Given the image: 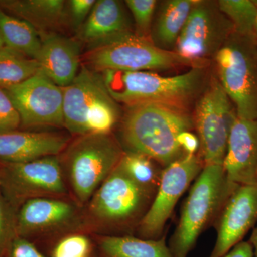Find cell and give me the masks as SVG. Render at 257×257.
Here are the masks:
<instances>
[{"label":"cell","instance_id":"36","mask_svg":"<svg viewBox=\"0 0 257 257\" xmlns=\"http://www.w3.org/2000/svg\"><path fill=\"white\" fill-rule=\"evenodd\" d=\"M253 2H254L255 5H256V7H257V0H253ZM254 31H255V35H256V36L257 37V15H256V20H255Z\"/></svg>","mask_w":257,"mask_h":257},{"label":"cell","instance_id":"2","mask_svg":"<svg viewBox=\"0 0 257 257\" xmlns=\"http://www.w3.org/2000/svg\"><path fill=\"white\" fill-rule=\"evenodd\" d=\"M208 67H191L174 77L150 71L107 70L100 74L108 92L118 104H157L189 111L207 86L210 77Z\"/></svg>","mask_w":257,"mask_h":257},{"label":"cell","instance_id":"15","mask_svg":"<svg viewBox=\"0 0 257 257\" xmlns=\"http://www.w3.org/2000/svg\"><path fill=\"white\" fill-rule=\"evenodd\" d=\"M257 224V184L238 185L214 222L216 240L209 257H221Z\"/></svg>","mask_w":257,"mask_h":257},{"label":"cell","instance_id":"13","mask_svg":"<svg viewBox=\"0 0 257 257\" xmlns=\"http://www.w3.org/2000/svg\"><path fill=\"white\" fill-rule=\"evenodd\" d=\"M204 165L199 155H187L164 169L151 207L136 231V236L159 239L179 199L197 178Z\"/></svg>","mask_w":257,"mask_h":257},{"label":"cell","instance_id":"11","mask_svg":"<svg viewBox=\"0 0 257 257\" xmlns=\"http://www.w3.org/2000/svg\"><path fill=\"white\" fill-rule=\"evenodd\" d=\"M76 233L87 234V231L84 207L72 198L31 199L17 213V234L33 243H57L64 236Z\"/></svg>","mask_w":257,"mask_h":257},{"label":"cell","instance_id":"7","mask_svg":"<svg viewBox=\"0 0 257 257\" xmlns=\"http://www.w3.org/2000/svg\"><path fill=\"white\" fill-rule=\"evenodd\" d=\"M216 76L242 119H257V37L233 32L213 59Z\"/></svg>","mask_w":257,"mask_h":257},{"label":"cell","instance_id":"29","mask_svg":"<svg viewBox=\"0 0 257 257\" xmlns=\"http://www.w3.org/2000/svg\"><path fill=\"white\" fill-rule=\"evenodd\" d=\"M17 213L0 190V257L3 256L10 243L18 236Z\"/></svg>","mask_w":257,"mask_h":257},{"label":"cell","instance_id":"14","mask_svg":"<svg viewBox=\"0 0 257 257\" xmlns=\"http://www.w3.org/2000/svg\"><path fill=\"white\" fill-rule=\"evenodd\" d=\"M24 128H64L63 91L39 70L25 82L5 89Z\"/></svg>","mask_w":257,"mask_h":257},{"label":"cell","instance_id":"17","mask_svg":"<svg viewBox=\"0 0 257 257\" xmlns=\"http://www.w3.org/2000/svg\"><path fill=\"white\" fill-rule=\"evenodd\" d=\"M71 139L51 132L15 131L0 133V161L24 162L47 156H57Z\"/></svg>","mask_w":257,"mask_h":257},{"label":"cell","instance_id":"6","mask_svg":"<svg viewBox=\"0 0 257 257\" xmlns=\"http://www.w3.org/2000/svg\"><path fill=\"white\" fill-rule=\"evenodd\" d=\"M63 91L64 128L74 137L112 133L119 122V104L111 97L101 74L83 66Z\"/></svg>","mask_w":257,"mask_h":257},{"label":"cell","instance_id":"18","mask_svg":"<svg viewBox=\"0 0 257 257\" xmlns=\"http://www.w3.org/2000/svg\"><path fill=\"white\" fill-rule=\"evenodd\" d=\"M40 69L59 87H67L79 72L80 45L74 39L49 32L40 36Z\"/></svg>","mask_w":257,"mask_h":257},{"label":"cell","instance_id":"3","mask_svg":"<svg viewBox=\"0 0 257 257\" xmlns=\"http://www.w3.org/2000/svg\"><path fill=\"white\" fill-rule=\"evenodd\" d=\"M156 193L116 166L84 207L87 234L135 236Z\"/></svg>","mask_w":257,"mask_h":257},{"label":"cell","instance_id":"10","mask_svg":"<svg viewBox=\"0 0 257 257\" xmlns=\"http://www.w3.org/2000/svg\"><path fill=\"white\" fill-rule=\"evenodd\" d=\"M0 190L17 211L37 198H72L58 155L24 162L0 161Z\"/></svg>","mask_w":257,"mask_h":257},{"label":"cell","instance_id":"23","mask_svg":"<svg viewBox=\"0 0 257 257\" xmlns=\"http://www.w3.org/2000/svg\"><path fill=\"white\" fill-rule=\"evenodd\" d=\"M0 34L5 45L37 60L41 50L39 32L30 23L10 15L0 8Z\"/></svg>","mask_w":257,"mask_h":257},{"label":"cell","instance_id":"5","mask_svg":"<svg viewBox=\"0 0 257 257\" xmlns=\"http://www.w3.org/2000/svg\"><path fill=\"white\" fill-rule=\"evenodd\" d=\"M237 186L228 180L222 165L204 166L184 201L178 224L169 241L173 257H188L200 235L213 226Z\"/></svg>","mask_w":257,"mask_h":257},{"label":"cell","instance_id":"34","mask_svg":"<svg viewBox=\"0 0 257 257\" xmlns=\"http://www.w3.org/2000/svg\"><path fill=\"white\" fill-rule=\"evenodd\" d=\"M221 257H253V250L248 241H242Z\"/></svg>","mask_w":257,"mask_h":257},{"label":"cell","instance_id":"28","mask_svg":"<svg viewBox=\"0 0 257 257\" xmlns=\"http://www.w3.org/2000/svg\"><path fill=\"white\" fill-rule=\"evenodd\" d=\"M92 240L84 233L64 236L54 245L52 257H92Z\"/></svg>","mask_w":257,"mask_h":257},{"label":"cell","instance_id":"24","mask_svg":"<svg viewBox=\"0 0 257 257\" xmlns=\"http://www.w3.org/2000/svg\"><path fill=\"white\" fill-rule=\"evenodd\" d=\"M118 166L135 182L157 192L165 167L157 161L143 154L124 151Z\"/></svg>","mask_w":257,"mask_h":257},{"label":"cell","instance_id":"25","mask_svg":"<svg viewBox=\"0 0 257 257\" xmlns=\"http://www.w3.org/2000/svg\"><path fill=\"white\" fill-rule=\"evenodd\" d=\"M39 70L37 60L6 46L0 50V87L7 89L20 84Z\"/></svg>","mask_w":257,"mask_h":257},{"label":"cell","instance_id":"26","mask_svg":"<svg viewBox=\"0 0 257 257\" xmlns=\"http://www.w3.org/2000/svg\"><path fill=\"white\" fill-rule=\"evenodd\" d=\"M219 9L234 25L235 31L244 35H255L257 7L253 0H219Z\"/></svg>","mask_w":257,"mask_h":257},{"label":"cell","instance_id":"35","mask_svg":"<svg viewBox=\"0 0 257 257\" xmlns=\"http://www.w3.org/2000/svg\"><path fill=\"white\" fill-rule=\"evenodd\" d=\"M248 242L251 243L253 250V257H257V226L253 228Z\"/></svg>","mask_w":257,"mask_h":257},{"label":"cell","instance_id":"21","mask_svg":"<svg viewBox=\"0 0 257 257\" xmlns=\"http://www.w3.org/2000/svg\"><path fill=\"white\" fill-rule=\"evenodd\" d=\"M194 3V0H165L158 3L151 32V41L157 47L175 51Z\"/></svg>","mask_w":257,"mask_h":257},{"label":"cell","instance_id":"20","mask_svg":"<svg viewBox=\"0 0 257 257\" xmlns=\"http://www.w3.org/2000/svg\"><path fill=\"white\" fill-rule=\"evenodd\" d=\"M67 3L63 0H4L0 8L28 22L40 34L49 33L62 25L67 18Z\"/></svg>","mask_w":257,"mask_h":257},{"label":"cell","instance_id":"33","mask_svg":"<svg viewBox=\"0 0 257 257\" xmlns=\"http://www.w3.org/2000/svg\"><path fill=\"white\" fill-rule=\"evenodd\" d=\"M178 143L186 155H195L199 152L200 146L199 138L192 131L181 133L178 138Z\"/></svg>","mask_w":257,"mask_h":257},{"label":"cell","instance_id":"1","mask_svg":"<svg viewBox=\"0 0 257 257\" xmlns=\"http://www.w3.org/2000/svg\"><path fill=\"white\" fill-rule=\"evenodd\" d=\"M194 130L189 111L157 104L126 106L118 140L125 152L151 157L163 167L186 156L179 146L181 133Z\"/></svg>","mask_w":257,"mask_h":257},{"label":"cell","instance_id":"12","mask_svg":"<svg viewBox=\"0 0 257 257\" xmlns=\"http://www.w3.org/2000/svg\"><path fill=\"white\" fill-rule=\"evenodd\" d=\"M234 31V25L219 9L217 1L194 0L175 52L194 65H209Z\"/></svg>","mask_w":257,"mask_h":257},{"label":"cell","instance_id":"19","mask_svg":"<svg viewBox=\"0 0 257 257\" xmlns=\"http://www.w3.org/2000/svg\"><path fill=\"white\" fill-rule=\"evenodd\" d=\"M125 3L118 0H97L78 30V38L89 46L100 43L133 30Z\"/></svg>","mask_w":257,"mask_h":257},{"label":"cell","instance_id":"32","mask_svg":"<svg viewBox=\"0 0 257 257\" xmlns=\"http://www.w3.org/2000/svg\"><path fill=\"white\" fill-rule=\"evenodd\" d=\"M2 257H47L35 243L25 238L17 236Z\"/></svg>","mask_w":257,"mask_h":257},{"label":"cell","instance_id":"8","mask_svg":"<svg viewBox=\"0 0 257 257\" xmlns=\"http://www.w3.org/2000/svg\"><path fill=\"white\" fill-rule=\"evenodd\" d=\"M83 58L86 67L99 73L107 70L152 72L197 67L175 51L162 50L135 32L89 46Z\"/></svg>","mask_w":257,"mask_h":257},{"label":"cell","instance_id":"9","mask_svg":"<svg viewBox=\"0 0 257 257\" xmlns=\"http://www.w3.org/2000/svg\"><path fill=\"white\" fill-rule=\"evenodd\" d=\"M194 106L193 121L200 144L198 155L204 166L222 165L237 114L216 74L210 75Z\"/></svg>","mask_w":257,"mask_h":257},{"label":"cell","instance_id":"31","mask_svg":"<svg viewBox=\"0 0 257 257\" xmlns=\"http://www.w3.org/2000/svg\"><path fill=\"white\" fill-rule=\"evenodd\" d=\"M95 3L96 0H71L67 2L69 23L74 30L78 31L90 14Z\"/></svg>","mask_w":257,"mask_h":257},{"label":"cell","instance_id":"30","mask_svg":"<svg viewBox=\"0 0 257 257\" xmlns=\"http://www.w3.org/2000/svg\"><path fill=\"white\" fill-rule=\"evenodd\" d=\"M21 126V119L11 98L0 87V133L15 131Z\"/></svg>","mask_w":257,"mask_h":257},{"label":"cell","instance_id":"22","mask_svg":"<svg viewBox=\"0 0 257 257\" xmlns=\"http://www.w3.org/2000/svg\"><path fill=\"white\" fill-rule=\"evenodd\" d=\"M101 257H173L164 235L159 239L136 236H96Z\"/></svg>","mask_w":257,"mask_h":257},{"label":"cell","instance_id":"37","mask_svg":"<svg viewBox=\"0 0 257 257\" xmlns=\"http://www.w3.org/2000/svg\"><path fill=\"white\" fill-rule=\"evenodd\" d=\"M5 46L4 40H3V37H2L1 34H0V50Z\"/></svg>","mask_w":257,"mask_h":257},{"label":"cell","instance_id":"4","mask_svg":"<svg viewBox=\"0 0 257 257\" xmlns=\"http://www.w3.org/2000/svg\"><path fill=\"white\" fill-rule=\"evenodd\" d=\"M124 150L113 134L74 137L58 155L71 197L84 207L119 164Z\"/></svg>","mask_w":257,"mask_h":257},{"label":"cell","instance_id":"27","mask_svg":"<svg viewBox=\"0 0 257 257\" xmlns=\"http://www.w3.org/2000/svg\"><path fill=\"white\" fill-rule=\"evenodd\" d=\"M125 5L133 15L135 35L151 40L152 24L158 2L156 0H126Z\"/></svg>","mask_w":257,"mask_h":257},{"label":"cell","instance_id":"16","mask_svg":"<svg viewBox=\"0 0 257 257\" xmlns=\"http://www.w3.org/2000/svg\"><path fill=\"white\" fill-rule=\"evenodd\" d=\"M235 185L257 184V119H235L222 164Z\"/></svg>","mask_w":257,"mask_h":257}]
</instances>
